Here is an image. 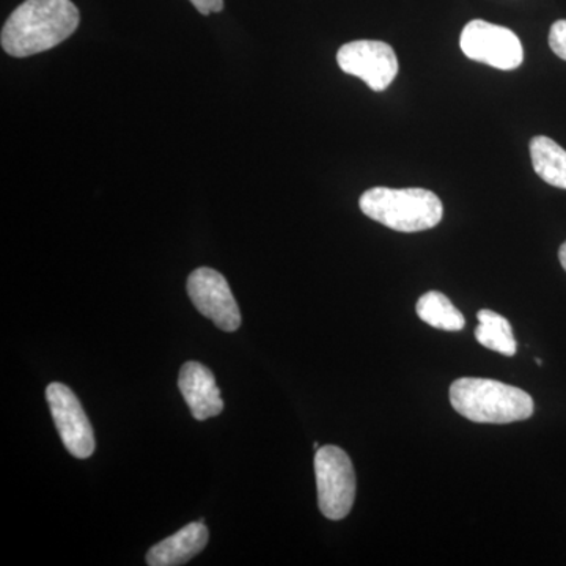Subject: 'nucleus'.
<instances>
[{"instance_id": "nucleus-14", "label": "nucleus", "mask_w": 566, "mask_h": 566, "mask_svg": "<svg viewBox=\"0 0 566 566\" xmlns=\"http://www.w3.org/2000/svg\"><path fill=\"white\" fill-rule=\"evenodd\" d=\"M549 46L557 57L566 61V20L554 22L549 31Z\"/></svg>"}, {"instance_id": "nucleus-12", "label": "nucleus", "mask_w": 566, "mask_h": 566, "mask_svg": "<svg viewBox=\"0 0 566 566\" xmlns=\"http://www.w3.org/2000/svg\"><path fill=\"white\" fill-rule=\"evenodd\" d=\"M416 312L422 322L447 333H458L465 324L463 314L446 294L439 292H428L420 296Z\"/></svg>"}, {"instance_id": "nucleus-5", "label": "nucleus", "mask_w": 566, "mask_h": 566, "mask_svg": "<svg viewBox=\"0 0 566 566\" xmlns=\"http://www.w3.org/2000/svg\"><path fill=\"white\" fill-rule=\"evenodd\" d=\"M460 48L471 61L486 63L497 70H516L524 61L523 44L516 33L483 20L465 24Z\"/></svg>"}, {"instance_id": "nucleus-9", "label": "nucleus", "mask_w": 566, "mask_h": 566, "mask_svg": "<svg viewBox=\"0 0 566 566\" xmlns=\"http://www.w3.org/2000/svg\"><path fill=\"white\" fill-rule=\"evenodd\" d=\"M178 386L193 419L208 420L221 415L223 401L210 368L200 363H186L181 367Z\"/></svg>"}, {"instance_id": "nucleus-13", "label": "nucleus", "mask_w": 566, "mask_h": 566, "mask_svg": "<svg viewBox=\"0 0 566 566\" xmlns=\"http://www.w3.org/2000/svg\"><path fill=\"white\" fill-rule=\"evenodd\" d=\"M479 327L475 329V338L480 345L504 354L506 357L515 356L516 340L513 337L512 324L504 316L493 311L483 308L476 314Z\"/></svg>"}, {"instance_id": "nucleus-10", "label": "nucleus", "mask_w": 566, "mask_h": 566, "mask_svg": "<svg viewBox=\"0 0 566 566\" xmlns=\"http://www.w3.org/2000/svg\"><path fill=\"white\" fill-rule=\"evenodd\" d=\"M210 534L203 524L191 523L182 527L177 534L163 539L161 543L151 547L147 554V564L150 566H178L188 564L192 557L202 553L208 545Z\"/></svg>"}, {"instance_id": "nucleus-3", "label": "nucleus", "mask_w": 566, "mask_h": 566, "mask_svg": "<svg viewBox=\"0 0 566 566\" xmlns=\"http://www.w3.org/2000/svg\"><path fill=\"white\" fill-rule=\"evenodd\" d=\"M360 210L395 232L416 233L433 229L442 221L444 207L434 192L422 188L368 189L359 200Z\"/></svg>"}, {"instance_id": "nucleus-17", "label": "nucleus", "mask_w": 566, "mask_h": 566, "mask_svg": "<svg viewBox=\"0 0 566 566\" xmlns=\"http://www.w3.org/2000/svg\"><path fill=\"white\" fill-rule=\"evenodd\" d=\"M314 447H315V450H318L319 449L318 442H315Z\"/></svg>"}, {"instance_id": "nucleus-8", "label": "nucleus", "mask_w": 566, "mask_h": 566, "mask_svg": "<svg viewBox=\"0 0 566 566\" xmlns=\"http://www.w3.org/2000/svg\"><path fill=\"white\" fill-rule=\"evenodd\" d=\"M188 294L200 314L219 329L234 333L241 324V312L229 282L211 268H199L188 279Z\"/></svg>"}, {"instance_id": "nucleus-4", "label": "nucleus", "mask_w": 566, "mask_h": 566, "mask_svg": "<svg viewBox=\"0 0 566 566\" xmlns=\"http://www.w3.org/2000/svg\"><path fill=\"white\" fill-rule=\"evenodd\" d=\"M315 475L323 515L327 520H344L356 499V472L352 460L340 447H319L315 455Z\"/></svg>"}, {"instance_id": "nucleus-11", "label": "nucleus", "mask_w": 566, "mask_h": 566, "mask_svg": "<svg viewBox=\"0 0 566 566\" xmlns=\"http://www.w3.org/2000/svg\"><path fill=\"white\" fill-rule=\"evenodd\" d=\"M531 158L535 174L554 188L566 189V151L546 136L531 140Z\"/></svg>"}, {"instance_id": "nucleus-1", "label": "nucleus", "mask_w": 566, "mask_h": 566, "mask_svg": "<svg viewBox=\"0 0 566 566\" xmlns=\"http://www.w3.org/2000/svg\"><path fill=\"white\" fill-rule=\"evenodd\" d=\"M80 22L71 0H25L3 24L0 44L11 57H31L70 39Z\"/></svg>"}, {"instance_id": "nucleus-16", "label": "nucleus", "mask_w": 566, "mask_h": 566, "mask_svg": "<svg viewBox=\"0 0 566 566\" xmlns=\"http://www.w3.org/2000/svg\"><path fill=\"white\" fill-rule=\"evenodd\" d=\"M558 260H560V264L566 271V241L560 245V251H558Z\"/></svg>"}, {"instance_id": "nucleus-7", "label": "nucleus", "mask_w": 566, "mask_h": 566, "mask_svg": "<svg viewBox=\"0 0 566 566\" xmlns=\"http://www.w3.org/2000/svg\"><path fill=\"white\" fill-rule=\"evenodd\" d=\"M52 419L63 446L71 455L85 460L95 452V434L91 420L73 390L62 382H52L46 389Z\"/></svg>"}, {"instance_id": "nucleus-2", "label": "nucleus", "mask_w": 566, "mask_h": 566, "mask_svg": "<svg viewBox=\"0 0 566 566\" xmlns=\"http://www.w3.org/2000/svg\"><path fill=\"white\" fill-rule=\"evenodd\" d=\"M453 409L475 423H512L535 411L531 395L520 387L485 378H460L450 387Z\"/></svg>"}, {"instance_id": "nucleus-15", "label": "nucleus", "mask_w": 566, "mask_h": 566, "mask_svg": "<svg viewBox=\"0 0 566 566\" xmlns=\"http://www.w3.org/2000/svg\"><path fill=\"white\" fill-rule=\"evenodd\" d=\"M196 7L199 13L208 17L211 13H221L223 10V0H189Z\"/></svg>"}, {"instance_id": "nucleus-6", "label": "nucleus", "mask_w": 566, "mask_h": 566, "mask_svg": "<svg viewBox=\"0 0 566 566\" xmlns=\"http://www.w3.org/2000/svg\"><path fill=\"white\" fill-rule=\"evenodd\" d=\"M337 63L344 73L359 77L374 92H385L400 71L394 48L376 40L344 44L337 52Z\"/></svg>"}]
</instances>
